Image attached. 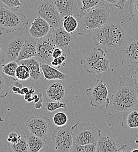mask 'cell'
<instances>
[{
  "mask_svg": "<svg viewBox=\"0 0 138 152\" xmlns=\"http://www.w3.org/2000/svg\"><path fill=\"white\" fill-rule=\"evenodd\" d=\"M4 61V55L1 47V45L0 43V66H1Z\"/></svg>",
  "mask_w": 138,
  "mask_h": 152,
  "instance_id": "7bdbcfd3",
  "label": "cell"
},
{
  "mask_svg": "<svg viewBox=\"0 0 138 152\" xmlns=\"http://www.w3.org/2000/svg\"><path fill=\"white\" fill-rule=\"evenodd\" d=\"M67 55L65 53H63L61 56L53 58V60L51 61V64L52 66L54 67L61 68V67H63L65 66V63L67 59Z\"/></svg>",
  "mask_w": 138,
  "mask_h": 152,
  "instance_id": "e575fe53",
  "label": "cell"
},
{
  "mask_svg": "<svg viewBox=\"0 0 138 152\" xmlns=\"http://www.w3.org/2000/svg\"><path fill=\"white\" fill-rule=\"evenodd\" d=\"M54 1L63 18L67 15H73L76 18L79 17L82 6L80 0H54Z\"/></svg>",
  "mask_w": 138,
  "mask_h": 152,
  "instance_id": "9a60e30c",
  "label": "cell"
},
{
  "mask_svg": "<svg viewBox=\"0 0 138 152\" xmlns=\"http://www.w3.org/2000/svg\"><path fill=\"white\" fill-rule=\"evenodd\" d=\"M110 14L111 10L104 5L80 12L77 18L78 22V34L82 36L98 29L108 23Z\"/></svg>",
  "mask_w": 138,
  "mask_h": 152,
  "instance_id": "3957f363",
  "label": "cell"
},
{
  "mask_svg": "<svg viewBox=\"0 0 138 152\" xmlns=\"http://www.w3.org/2000/svg\"><path fill=\"white\" fill-rule=\"evenodd\" d=\"M135 137H136V139H137V140H135V142H136V143L138 144V134H135Z\"/></svg>",
  "mask_w": 138,
  "mask_h": 152,
  "instance_id": "bcb514c9",
  "label": "cell"
},
{
  "mask_svg": "<svg viewBox=\"0 0 138 152\" xmlns=\"http://www.w3.org/2000/svg\"><path fill=\"white\" fill-rule=\"evenodd\" d=\"M106 53L103 49L95 47L80 60V64L88 73L100 77L102 73L111 71V60L106 57Z\"/></svg>",
  "mask_w": 138,
  "mask_h": 152,
  "instance_id": "277c9868",
  "label": "cell"
},
{
  "mask_svg": "<svg viewBox=\"0 0 138 152\" xmlns=\"http://www.w3.org/2000/svg\"><path fill=\"white\" fill-rule=\"evenodd\" d=\"M16 78L21 81H26L30 78V73L28 67L24 64H20L16 70Z\"/></svg>",
  "mask_w": 138,
  "mask_h": 152,
  "instance_id": "4dcf8cb0",
  "label": "cell"
},
{
  "mask_svg": "<svg viewBox=\"0 0 138 152\" xmlns=\"http://www.w3.org/2000/svg\"><path fill=\"white\" fill-rule=\"evenodd\" d=\"M85 95L89 99L90 105L93 107L103 110L109 105L108 90L106 84L102 80L97 79L92 87L87 88Z\"/></svg>",
  "mask_w": 138,
  "mask_h": 152,
  "instance_id": "ba28073f",
  "label": "cell"
},
{
  "mask_svg": "<svg viewBox=\"0 0 138 152\" xmlns=\"http://www.w3.org/2000/svg\"><path fill=\"white\" fill-rule=\"evenodd\" d=\"M22 135L15 132H13L9 133L7 141L9 143H15L19 142L22 137Z\"/></svg>",
  "mask_w": 138,
  "mask_h": 152,
  "instance_id": "d590c367",
  "label": "cell"
},
{
  "mask_svg": "<svg viewBox=\"0 0 138 152\" xmlns=\"http://www.w3.org/2000/svg\"><path fill=\"white\" fill-rule=\"evenodd\" d=\"M74 147L89 143H97L101 131L94 123L77 122L71 128Z\"/></svg>",
  "mask_w": 138,
  "mask_h": 152,
  "instance_id": "5b68a950",
  "label": "cell"
},
{
  "mask_svg": "<svg viewBox=\"0 0 138 152\" xmlns=\"http://www.w3.org/2000/svg\"><path fill=\"white\" fill-rule=\"evenodd\" d=\"M29 37L28 33L27 34H21L8 38L0 43L4 55V64L12 61H17L24 43Z\"/></svg>",
  "mask_w": 138,
  "mask_h": 152,
  "instance_id": "9c48e42d",
  "label": "cell"
},
{
  "mask_svg": "<svg viewBox=\"0 0 138 152\" xmlns=\"http://www.w3.org/2000/svg\"><path fill=\"white\" fill-rule=\"evenodd\" d=\"M35 108L36 109H40L42 107L43 105V94L40 93V99L39 101L34 104Z\"/></svg>",
  "mask_w": 138,
  "mask_h": 152,
  "instance_id": "f35d334b",
  "label": "cell"
},
{
  "mask_svg": "<svg viewBox=\"0 0 138 152\" xmlns=\"http://www.w3.org/2000/svg\"><path fill=\"white\" fill-rule=\"evenodd\" d=\"M52 38L57 48L61 49L68 55L77 49L79 46V39L72 33L66 32L63 27L52 30Z\"/></svg>",
  "mask_w": 138,
  "mask_h": 152,
  "instance_id": "8fae6325",
  "label": "cell"
},
{
  "mask_svg": "<svg viewBox=\"0 0 138 152\" xmlns=\"http://www.w3.org/2000/svg\"><path fill=\"white\" fill-rule=\"evenodd\" d=\"M129 11V20L131 22L130 28L138 37V0H131Z\"/></svg>",
  "mask_w": 138,
  "mask_h": 152,
  "instance_id": "cb8c5ba5",
  "label": "cell"
},
{
  "mask_svg": "<svg viewBox=\"0 0 138 152\" xmlns=\"http://www.w3.org/2000/svg\"><path fill=\"white\" fill-rule=\"evenodd\" d=\"M20 64L27 66L29 69L30 78L35 81H39L42 77V72L41 67V62L37 57H32L18 61Z\"/></svg>",
  "mask_w": 138,
  "mask_h": 152,
  "instance_id": "d6986e66",
  "label": "cell"
},
{
  "mask_svg": "<svg viewBox=\"0 0 138 152\" xmlns=\"http://www.w3.org/2000/svg\"><path fill=\"white\" fill-rule=\"evenodd\" d=\"M80 2L82 5L80 12L89 9L104 5L105 4L103 0H80Z\"/></svg>",
  "mask_w": 138,
  "mask_h": 152,
  "instance_id": "f1b7e54d",
  "label": "cell"
},
{
  "mask_svg": "<svg viewBox=\"0 0 138 152\" xmlns=\"http://www.w3.org/2000/svg\"><path fill=\"white\" fill-rule=\"evenodd\" d=\"M104 3L108 4L110 7H115L120 0H103Z\"/></svg>",
  "mask_w": 138,
  "mask_h": 152,
  "instance_id": "60d3db41",
  "label": "cell"
},
{
  "mask_svg": "<svg viewBox=\"0 0 138 152\" xmlns=\"http://www.w3.org/2000/svg\"><path fill=\"white\" fill-rule=\"evenodd\" d=\"M28 145V152H38L44 148L46 145V140L30 133L27 136Z\"/></svg>",
  "mask_w": 138,
  "mask_h": 152,
  "instance_id": "603a6c76",
  "label": "cell"
},
{
  "mask_svg": "<svg viewBox=\"0 0 138 152\" xmlns=\"http://www.w3.org/2000/svg\"><path fill=\"white\" fill-rule=\"evenodd\" d=\"M74 152H97V143H89L83 145H78L74 147Z\"/></svg>",
  "mask_w": 138,
  "mask_h": 152,
  "instance_id": "836d02e7",
  "label": "cell"
},
{
  "mask_svg": "<svg viewBox=\"0 0 138 152\" xmlns=\"http://www.w3.org/2000/svg\"><path fill=\"white\" fill-rule=\"evenodd\" d=\"M18 66V62L12 61L4 64L2 67V72L6 75L11 77L14 80H17L16 78V70Z\"/></svg>",
  "mask_w": 138,
  "mask_h": 152,
  "instance_id": "4316f807",
  "label": "cell"
},
{
  "mask_svg": "<svg viewBox=\"0 0 138 152\" xmlns=\"http://www.w3.org/2000/svg\"><path fill=\"white\" fill-rule=\"evenodd\" d=\"M78 26V20L73 15H67L63 17L62 22L63 28L69 33H73Z\"/></svg>",
  "mask_w": 138,
  "mask_h": 152,
  "instance_id": "d4e9b609",
  "label": "cell"
},
{
  "mask_svg": "<svg viewBox=\"0 0 138 152\" xmlns=\"http://www.w3.org/2000/svg\"><path fill=\"white\" fill-rule=\"evenodd\" d=\"M120 149L115 137L100 135L97 143V152H120Z\"/></svg>",
  "mask_w": 138,
  "mask_h": 152,
  "instance_id": "e0dca14e",
  "label": "cell"
},
{
  "mask_svg": "<svg viewBox=\"0 0 138 152\" xmlns=\"http://www.w3.org/2000/svg\"><path fill=\"white\" fill-rule=\"evenodd\" d=\"M37 15L45 19L54 29L62 27L63 17L54 0H38L34 4Z\"/></svg>",
  "mask_w": 138,
  "mask_h": 152,
  "instance_id": "52a82bcc",
  "label": "cell"
},
{
  "mask_svg": "<svg viewBox=\"0 0 138 152\" xmlns=\"http://www.w3.org/2000/svg\"><path fill=\"white\" fill-rule=\"evenodd\" d=\"M21 6L20 0H0V8H5L16 11Z\"/></svg>",
  "mask_w": 138,
  "mask_h": 152,
  "instance_id": "f546056e",
  "label": "cell"
},
{
  "mask_svg": "<svg viewBox=\"0 0 138 152\" xmlns=\"http://www.w3.org/2000/svg\"><path fill=\"white\" fill-rule=\"evenodd\" d=\"M41 67L43 76L46 80H63L67 77L66 75L62 73L48 63H41Z\"/></svg>",
  "mask_w": 138,
  "mask_h": 152,
  "instance_id": "7402d4cb",
  "label": "cell"
},
{
  "mask_svg": "<svg viewBox=\"0 0 138 152\" xmlns=\"http://www.w3.org/2000/svg\"><path fill=\"white\" fill-rule=\"evenodd\" d=\"M54 148L58 152H74V145L71 128L68 126H58L52 133Z\"/></svg>",
  "mask_w": 138,
  "mask_h": 152,
  "instance_id": "30bf717a",
  "label": "cell"
},
{
  "mask_svg": "<svg viewBox=\"0 0 138 152\" xmlns=\"http://www.w3.org/2000/svg\"><path fill=\"white\" fill-rule=\"evenodd\" d=\"M37 39L29 37L24 43L16 61L37 56Z\"/></svg>",
  "mask_w": 138,
  "mask_h": 152,
  "instance_id": "ffe728a7",
  "label": "cell"
},
{
  "mask_svg": "<svg viewBox=\"0 0 138 152\" xmlns=\"http://www.w3.org/2000/svg\"><path fill=\"white\" fill-rule=\"evenodd\" d=\"M121 126L126 129L138 128V110L133 108L123 113Z\"/></svg>",
  "mask_w": 138,
  "mask_h": 152,
  "instance_id": "44dd1931",
  "label": "cell"
},
{
  "mask_svg": "<svg viewBox=\"0 0 138 152\" xmlns=\"http://www.w3.org/2000/svg\"><path fill=\"white\" fill-rule=\"evenodd\" d=\"M72 87L66 83L55 82L51 83L46 89V96L51 101L64 102Z\"/></svg>",
  "mask_w": 138,
  "mask_h": 152,
  "instance_id": "5bb4252c",
  "label": "cell"
},
{
  "mask_svg": "<svg viewBox=\"0 0 138 152\" xmlns=\"http://www.w3.org/2000/svg\"><path fill=\"white\" fill-rule=\"evenodd\" d=\"M128 1V0H120L118 2V3L116 5L115 7L118 8L119 10H123L124 9L125 4Z\"/></svg>",
  "mask_w": 138,
  "mask_h": 152,
  "instance_id": "74e56055",
  "label": "cell"
},
{
  "mask_svg": "<svg viewBox=\"0 0 138 152\" xmlns=\"http://www.w3.org/2000/svg\"><path fill=\"white\" fill-rule=\"evenodd\" d=\"M53 121L56 126H63L65 125L68 122V116L64 113L59 112L54 115Z\"/></svg>",
  "mask_w": 138,
  "mask_h": 152,
  "instance_id": "d6a6232c",
  "label": "cell"
},
{
  "mask_svg": "<svg viewBox=\"0 0 138 152\" xmlns=\"http://www.w3.org/2000/svg\"><path fill=\"white\" fill-rule=\"evenodd\" d=\"M8 146L10 151L13 152H28V145L27 139L22 136L20 141L15 143H9Z\"/></svg>",
  "mask_w": 138,
  "mask_h": 152,
  "instance_id": "83f0119b",
  "label": "cell"
},
{
  "mask_svg": "<svg viewBox=\"0 0 138 152\" xmlns=\"http://www.w3.org/2000/svg\"><path fill=\"white\" fill-rule=\"evenodd\" d=\"M28 23V19L22 13L5 8H0V30L12 33L23 30Z\"/></svg>",
  "mask_w": 138,
  "mask_h": 152,
  "instance_id": "8992f818",
  "label": "cell"
},
{
  "mask_svg": "<svg viewBox=\"0 0 138 152\" xmlns=\"http://www.w3.org/2000/svg\"><path fill=\"white\" fill-rule=\"evenodd\" d=\"M131 152H138V149H133V150H132V151H131Z\"/></svg>",
  "mask_w": 138,
  "mask_h": 152,
  "instance_id": "7dc6e473",
  "label": "cell"
},
{
  "mask_svg": "<svg viewBox=\"0 0 138 152\" xmlns=\"http://www.w3.org/2000/svg\"><path fill=\"white\" fill-rule=\"evenodd\" d=\"M52 29L48 22L38 16L32 21L27 33L30 37L38 39L46 37Z\"/></svg>",
  "mask_w": 138,
  "mask_h": 152,
  "instance_id": "2e32d148",
  "label": "cell"
},
{
  "mask_svg": "<svg viewBox=\"0 0 138 152\" xmlns=\"http://www.w3.org/2000/svg\"><path fill=\"white\" fill-rule=\"evenodd\" d=\"M63 53H63V50H62L61 49H60L59 48H57H57L54 50V51H53V52H52V58H57V57L61 56V55H62Z\"/></svg>",
  "mask_w": 138,
  "mask_h": 152,
  "instance_id": "8d00e7d4",
  "label": "cell"
},
{
  "mask_svg": "<svg viewBox=\"0 0 138 152\" xmlns=\"http://www.w3.org/2000/svg\"><path fill=\"white\" fill-rule=\"evenodd\" d=\"M138 89L134 84L120 81L113 91L110 99V108L113 113H125L138 104Z\"/></svg>",
  "mask_w": 138,
  "mask_h": 152,
  "instance_id": "7a4b0ae2",
  "label": "cell"
},
{
  "mask_svg": "<svg viewBox=\"0 0 138 152\" xmlns=\"http://www.w3.org/2000/svg\"><path fill=\"white\" fill-rule=\"evenodd\" d=\"M35 93V90L32 88H30V90L28 91V92L24 95V99L25 101H27L29 98H31L33 95H34Z\"/></svg>",
  "mask_w": 138,
  "mask_h": 152,
  "instance_id": "ab89813d",
  "label": "cell"
},
{
  "mask_svg": "<svg viewBox=\"0 0 138 152\" xmlns=\"http://www.w3.org/2000/svg\"><path fill=\"white\" fill-rule=\"evenodd\" d=\"M29 90H30V88L28 87H22L21 90V95H24L26 94Z\"/></svg>",
  "mask_w": 138,
  "mask_h": 152,
  "instance_id": "f6af8a7d",
  "label": "cell"
},
{
  "mask_svg": "<svg viewBox=\"0 0 138 152\" xmlns=\"http://www.w3.org/2000/svg\"><path fill=\"white\" fill-rule=\"evenodd\" d=\"M122 56L132 64H138V40L131 38L122 48Z\"/></svg>",
  "mask_w": 138,
  "mask_h": 152,
  "instance_id": "ac0fdd59",
  "label": "cell"
},
{
  "mask_svg": "<svg viewBox=\"0 0 138 152\" xmlns=\"http://www.w3.org/2000/svg\"><path fill=\"white\" fill-rule=\"evenodd\" d=\"M134 85L138 89V67L135 73V77H134Z\"/></svg>",
  "mask_w": 138,
  "mask_h": 152,
  "instance_id": "ee69618b",
  "label": "cell"
},
{
  "mask_svg": "<svg viewBox=\"0 0 138 152\" xmlns=\"http://www.w3.org/2000/svg\"><path fill=\"white\" fill-rule=\"evenodd\" d=\"M52 30L53 29L46 37L37 40L36 57L42 63L51 61L50 60L52 58V53L57 48L52 35Z\"/></svg>",
  "mask_w": 138,
  "mask_h": 152,
  "instance_id": "7c38bea8",
  "label": "cell"
},
{
  "mask_svg": "<svg viewBox=\"0 0 138 152\" xmlns=\"http://www.w3.org/2000/svg\"><path fill=\"white\" fill-rule=\"evenodd\" d=\"M125 29L115 23H106L94 31L93 40L97 46H101L106 53H115L126 43Z\"/></svg>",
  "mask_w": 138,
  "mask_h": 152,
  "instance_id": "6da1fadb",
  "label": "cell"
},
{
  "mask_svg": "<svg viewBox=\"0 0 138 152\" xmlns=\"http://www.w3.org/2000/svg\"><path fill=\"white\" fill-rule=\"evenodd\" d=\"M66 104L67 102H51V101H48L46 102V109L47 111H50V112H53L55 111L58 109H65L67 110L66 107Z\"/></svg>",
  "mask_w": 138,
  "mask_h": 152,
  "instance_id": "1f68e13d",
  "label": "cell"
},
{
  "mask_svg": "<svg viewBox=\"0 0 138 152\" xmlns=\"http://www.w3.org/2000/svg\"><path fill=\"white\" fill-rule=\"evenodd\" d=\"M21 88L20 87L16 86V85H13V86H11V91H13V93L16 94H18L21 95Z\"/></svg>",
  "mask_w": 138,
  "mask_h": 152,
  "instance_id": "b9f144b4",
  "label": "cell"
},
{
  "mask_svg": "<svg viewBox=\"0 0 138 152\" xmlns=\"http://www.w3.org/2000/svg\"><path fill=\"white\" fill-rule=\"evenodd\" d=\"M50 124V119L45 116L32 115L27 121L26 127L30 133L46 140Z\"/></svg>",
  "mask_w": 138,
  "mask_h": 152,
  "instance_id": "4fadbf2b",
  "label": "cell"
},
{
  "mask_svg": "<svg viewBox=\"0 0 138 152\" xmlns=\"http://www.w3.org/2000/svg\"><path fill=\"white\" fill-rule=\"evenodd\" d=\"M11 90V82L8 78L0 71V98H4L8 95Z\"/></svg>",
  "mask_w": 138,
  "mask_h": 152,
  "instance_id": "484cf974",
  "label": "cell"
}]
</instances>
